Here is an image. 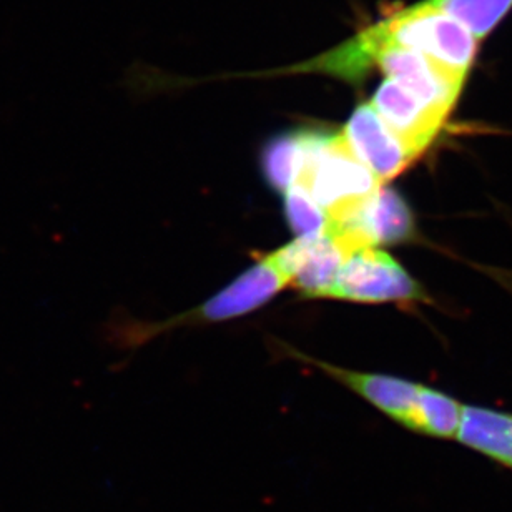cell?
<instances>
[{"label":"cell","mask_w":512,"mask_h":512,"mask_svg":"<svg viewBox=\"0 0 512 512\" xmlns=\"http://www.w3.org/2000/svg\"><path fill=\"white\" fill-rule=\"evenodd\" d=\"M303 160L295 185L305 188L331 220L378 192L383 183L356 157L343 132H301Z\"/></svg>","instance_id":"cell-2"},{"label":"cell","mask_w":512,"mask_h":512,"mask_svg":"<svg viewBox=\"0 0 512 512\" xmlns=\"http://www.w3.org/2000/svg\"><path fill=\"white\" fill-rule=\"evenodd\" d=\"M328 232L345 238L356 250L409 242L414 238L416 225L404 198L393 188L381 187L358 207L331 220Z\"/></svg>","instance_id":"cell-4"},{"label":"cell","mask_w":512,"mask_h":512,"mask_svg":"<svg viewBox=\"0 0 512 512\" xmlns=\"http://www.w3.org/2000/svg\"><path fill=\"white\" fill-rule=\"evenodd\" d=\"M483 42L512 9V0H429Z\"/></svg>","instance_id":"cell-11"},{"label":"cell","mask_w":512,"mask_h":512,"mask_svg":"<svg viewBox=\"0 0 512 512\" xmlns=\"http://www.w3.org/2000/svg\"><path fill=\"white\" fill-rule=\"evenodd\" d=\"M328 298L358 303H403L423 300L424 291L393 256L376 247H361L346 256Z\"/></svg>","instance_id":"cell-3"},{"label":"cell","mask_w":512,"mask_h":512,"mask_svg":"<svg viewBox=\"0 0 512 512\" xmlns=\"http://www.w3.org/2000/svg\"><path fill=\"white\" fill-rule=\"evenodd\" d=\"M341 132L356 157L383 185L398 177L419 157L418 152L389 128L370 102L356 107Z\"/></svg>","instance_id":"cell-5"},{"label":"cell","mask_w":512,"mask_h":512,"mask_svg":"<svg viewBox=\"0 0 512 512\" xmlns=\"http://www.w3.org/2000/svg\"><path fill=\"white\" fill-rule=\"evenodd\" d=\"M459 443L494 463L512 469V414L481 406H464Z\"/></svg>","instance_id":"cell-10"},{"label":"cell","mask_w":512,"mask_h":512,"mask_svg":"<svg viewBox=\"0 0 512 512\" xmlns=\"http://www.w3.org/2000/svg\"><path fill=\"white\" fill-rule=\"evenodd\" d=\"M351 252L350 243L336 233L310 235L300 270L291 283L305 296L328 298L336 276Z\"/></svg>","instance_id":"cell-9"},{"label":"cell","mask_w":512,"mask_h":512,"mask_svg":"<svg viewBox=\"0 0 512 512\" xmlns=\"http://www.w3.org/2000/svg\"><path fill=\"white\" fill-rule=\"evenodd\" d=\"M316 366L325 370L335 380L345 384L351 391L383 411L403 428L423 434L424 391L426 386L399 380L394 376L370 375L360 371L343 370L328 363L316 361Z\"/></svg>","instance_id":"cell-6"},{"label":"cell","mask_w":512,"mask_h":512,"mask_svg":"<svg viewBox=\"0 0 512 512\" xmlns=\"http://www.w3.org/2000/svg\"><path fill=\"white\" fill-rule=\"evenodd\" d=\"M303 160V135L301 132L281 135L266 145L261 167L266 180L276 192L290 190L300 175Z\"/></svg>","instance_id":"cell-12"},{"label":"cell","mask_w":512,"mask_h":512,"mask_svg":"<svg viewBox=\"0 0 512 512\" xmlns=\"http://www.w3.org/2000/svg\"><path fill=\"white\" fill-rule=\"evenodd\" d=\"M290 283V278L276 266L271 255L263 256L227 288L200 306L190 318L198 321L233 320L265 305Z\"/></svg>","instance_id":"cell-7"},{"label":"cell","mask_w":512,"mask_h":512,"mask_svg":"<svg viewBox=\"0 0 512 512\" xmlns=\"http://www.w3.org/2000/svg\"><path fill=\"white\" fill-rule=\"evenodd\" d=\"M286 222L298 237L320 235L330 230L331 218L325 208L300 185L285 192Z\"/></svg>","instance_id":"cell-13"},{"label":"cell","mask_w":512,"mask_h":512,"mask_svg":"<svg viewBox=\"0 0 512 512\" xmlns=\"http://www.w3.org/2000/svg\"><path fill=\"white\" fill-rule=\"evenodd\" d=\"M375 44L416 50L466 84L479 44L458 20L444 14L429 0L409 5L363 29Z\"/></svg>","instance_id":"cell-1"},{"label":"cell","mask_w":512,"mask_h":512,"mask_svg":"<svg viewBox=\"0 0 512 512\" xmlns=\"http://www.w3.org/2000/svg\"><path fill=\"white\" fill-rule=\"evenodd\" d=\"M370 104L389 128L419 155L426 152L448 119L389 79L376 89Z\"/></svg>","instance_id":"cell-8"}]
</instances>
